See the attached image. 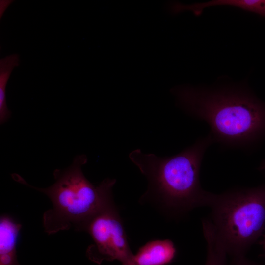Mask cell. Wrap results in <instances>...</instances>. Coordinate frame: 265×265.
I'll use <instances>...</instances> for the list:
<instances>
[{
	"mask_svg": "<svg viewBox=\"0 0 265 265\" xmlns=\"http://www.w3.org/2000/svg\"><path fill=\"white\" fill-rule=\"evenodd\" d=\"M20 64L18 54H12L0 60V123L2 124L10 117L11 112L8 109L6 98L7 82L13 69Z\"/></svg>",
	"mask_w": 265,
	"mask_h": 265,
	"instance_id": "10",
	"label": "cell"
},
{
	"mask_svg": "<svg viewBox=\"0 0 265 265\" xmlns=\"http://www.w3.org/2000/svg\"><path fill=\"white\" fill-rule=\"evenodd\" d=\"M229 265H259L245 258V256L233 258L232 262Z\"/></svg>",
	"mask_w": 265,
	"mask_h": 265,
	"instance_id": "11",
	"label": "cell"
},
{
	"mask_svg": "<svg viewBox=\"0 0 265 265\" xmlns=\"http://www.w3.org/2000/svg\"><path fill=\"white\" fill-rule=\"evenodd\" d=\"M176 253V246L170 239L151 240L121 265H168L173 262Z\"/></svg>",
	"mask_w": 265,
	"mask_h": 265,
	"instance_id": "6",
	"label": "cell"
},
{
	"mask_svg": "<svg viewBox=\"0 0 265 265\" xmlns=\"http://www.w3.org/2000/svg\"><path fill=\"white\" fill-rule=\"evenodd\" d=\"M215 6L237 7L265 17V0H214L188 5L178 3L174 5V9L176 13L188 10L192 11L196 15H199L205 8Z\"/></svg>",
	"mask_w": 265,
	"mask_h": 265,
	"instance_id": "8",
	"label": "cell"
},
{
	"mask_svg": "<svg viewBox=\"0 0 265 265\" xmlns=\"http://www.w3.org/2000/svg\"><path fill=\"white\" fill-rule=\"evenodd\" d=\"M172 92L183 110L209 125L213 143L250 149L265 139V102L247 87L181 86Z\"/></svg>",
	"mask_w": 265,
	"mask_h": 265,
	"instance_id": "1",
	"label": "cell"
},
{
	"mask_svg": "<svg viewBox=\"0 0 265 265\" xmlns=\"http://www.w3.org/2000/svg\"><path fill=\"white\" fill-rule=\"evenodd\" d=\"M213 143L211 136L198 139L179 153L163 157L136 149L129 155L148 181L141 203H151L170 217L178 218L193 209L209 207L214 193L204 190L200 168L207 148Z\"/></svg>",
	"mask_w": 265,
	"mask_h": 265,
	"instance_id": "2",
	"label": "cell"
},
{
	"mask_svg": "<svg viewBox=\"0 0 265 265\" xmlns=\"http://www.w3.org/2000/svg\"><path fill=\"white\" fill-rule=\"evenodd\" d=\"M76 231L87 232L91 236L92 243L87 247L86 255L96 264L117 260L123 265L134 254L115 203L96 213Z\"/></svg>",
	"mask_w": 265,
	"mask_h": 265,
	"instance_id": "5",
	"label": "cell"
},
{
	"mask_svg": "<svg viewBox=\"0 0 265 265\" xmlns=\"http://www.w3.org/2000/svg\"><path fill=\"white\" fill-rule=\"evenodd\" d=\"M203 235L207 243V256L205 265H226L227 252L212 223H202Z\"/></svg>",
	"mask_w": 265,
	"mask_h": 265,
	"instance_id": "9",
	"label": "cell"
},
{
	"mask_svg": "<svg viewBox=\"0 0 265 265\" xmlns=\"http://www.w3.org/2000/svg\"><path fill=\"white\" fill-rule=\"evenodd\" d=\"M262 247H263V249L264 251V256L265 257V234L264 235L263 240L262 242Z\"/></svg>",
	"mask_w": 265,
	"mask_h": 265,
	"instance_id": "12",
	"label": "cell"
},
{
	"mask_svg": "<svg viewBox=\"0 0 265 265\" xmlns=\"http://www.w3.org/2000/svg\"><path fill=\"white\" fill-rule=\"evenodd\" d=\"M22 225L8 215L0 218V265H20L16 244Z\"/></svg>",
	"mask_w": 265,
	"mask_h": 265,
	"instance_id": "7",
	"label": "cell"
},
{
	"mask_svg": "<svg viewBox=\"0 0 265 265\" xmlns=\"http://www.w3.org/2000/svg\"><path fill=\"white\" fill-rule=\"evenodd\" d=\"M260 170H265V160L261 163L260 166Z\"/></svg>",
	"mask_w": 265,
	"mask_h": 265,
	"instance_id": "13",
	"label": "cell"
},
{
	"mask_svg": "<svg viewBox=\"0 0 265 265\" xmlns=\"http://www.w3.org/2000/svg\"><path fill=\"white\" fill-rule=\"evenodd\" d=\"M87 162L84 155L76 156L68 168L55 169V182L43 188L29 185L19 175L12 174L19 183L46 195L52 207L44 212V231L53 234L74 227L76 230L84 222L103 209L114 203L112 189L116 180L106 178L98 186L84 176L82 166Z\"/></svg>",
	"mask_w": 265,
	"mask_h": 265,
	"instance_id": "3",
	"label": "cell"
},
{
	"mask_svg": "<svg viewBox=\"0 0 265 265\" xmlns=\"http://www.w3.org/2000/svg\"><path fill=\"white\" fill-rule=\"evenodd\" d=\"M211 221L228 255L245 256L265 228V185L214 194Z\"/></svg>",
	"mask_w": 265,
	"mask_h": 265,
	"instance_id": "4",
	"label": "cell"
}]
</instances>
